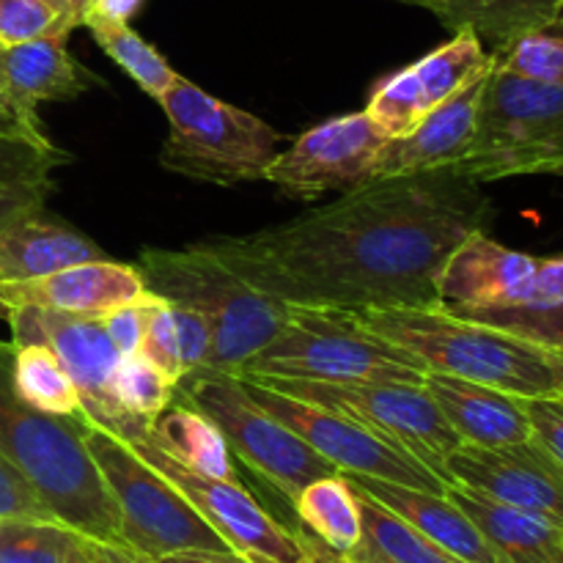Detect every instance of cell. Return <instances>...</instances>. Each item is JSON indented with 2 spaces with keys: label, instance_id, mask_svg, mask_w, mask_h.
<instances>
[{
  "label": "cell",
  "instance_id": "cell-32",
  "mask_svg": "<svg viewBox=\"0 0 563 563\" xmlns=\"http://www.w3.org/2000/svg\"><path fill=\"white\" fill-rule=\"evenodd\" d=\"M82 27H88L93 42L137 82L143 93L154 97L157 102L179 77V71L165 60V55H159L154 44H148L141 33L132 31L130 22L86 20Z\"/></svg>",
  "mask_w": 563,
  "mask_h": 563
},
{
  "label": "cell",
  "instance_id": "cell-34",
  "mask_svg": "<svg viewBox=\"0 0 563 563\" xmlns=\"http://www.w3.org/2000/svg\"><path fill=\"white\" fill-rule=\"evenodd\" d=\"M113 396L126 412L154 423L159 412L174 401L176 383L146 355H124L113 374Z\"/></svg>",
  "mask_w": 563,
  "mask_h": 563
},
{
  "label": "cell",
  "instance_id": "cell-13",
  "mask_svg": "<svg viewBox=\"0 0 563 563\" xmlns=\"http://www.w3.org/2000/svg\"><path fill=\"white\" fill-rule=\"evenodd\" d=\"M130 445L196 506L198 515L225 539L234 553H242L253 563H308L295 528L275 520L242 487V482H225L190 471L168 451L159 449L148 434Z\"/></svg>",
  "mask_w": 563,
  "mask_h": 563
},
{
  "label": "cell",
  "instance_id": "cell-14",
  "mask_svg": "<svg viewBox=\"0 0 563 563\" xmlns=\"http://www.w3.org/2000/svg\"><path fill=\"white\" fill-rule=\"evenodd\" d=\"M385 141L388 135L366 110L335 115L302 132L286 152H278L264 179L302 201H313L324 192H346L372 181Z\"/></svg>",
  "mask_w": 563,
  "mask_h": 563
},
{
  "label": "cell",
  "instance_id": "cell-42",
  "mask_svg": "<svg viewBox=\"0 0 563 563\" xmlns=\"http://www.w3.org/2000/svg\"><path fill=\"white\" fill-rule=\"evenodd\" d=\"M537 438L563 465V399H522Z\"/></svg>",
  "mask_w": 563,
  "mask_h": 563
},
{
  "label": "cell",
  "instance_id": "cell-43",
  "mask_svg": "<svg viewBox=\"0 0 563 563\" xmlns=\"http://www.w3.org/2000/svg\"><path fill=\"white\" fill-rule=\"evenodd\" d=\"M0 135H20L33 137V141H44L47 137L36 110L20 108L5 91H0Z\"/></svg>",
  "mask_w": 563,
  "mask_h": 563
},
{
  "label": "cell",
  "instance_id": "cell-23",
  "mask_svg": "<svg viewBox=\"0 0 563 563\" xmlns=\"http://www.w3.org/2000/svg\"><path fill=\"white\" fill-rule=\"evenodd\" d=\"M451 500L476 522L506 563H563V526L533 511L500 504L462 484H449Z\"/></svg>",
  "mask_w": 563,
  "mask_h": 563
},
{
  "label": "cell",
  "instance_id": "cell-20",
  "mask_svg": "<svg viewBox=\"0 0 563 563\" xmlns=\"http://www.w3.org/2000/svg\"><path fill=\"white\" fill-rule=\"evenodd\" d=\"M537 264L539 258L531 253L511 251L489 240L484 231H476L445 258L438 280L440 306H493L511 295Z\"/></svg>",
  "mask_w": 563,
  "mask_h": 563
},
{
  "label": "cell",
  "instance_id": "cell-53",
  "mask_svg": "<svg viewBox=\"0 0 563 563\" xmlns=\"http://www.w3.org/2000/svg\"><path fill=\"white\" fill-rule=\"evenodd\" d=\"M561 399H563V396H561Z\"/></svg>",
  "mask_w": 563,
  "mask_h": 563
},
{
  "label": "cell",
  "instance_id": "cell-5",
  "mask_svg": "<svg viewBox=\"0 0 563 563\" xmlns=\"http://www.w3.org/2000/svg\"><path fill=\"white\" fill-rule=\"evenodd\" d=\"M240 377L313 383H427V368L383 339L355 311L291 306L284 330L251 357Z\"/></svg>",
  "mask_w": 563,
  "mask_h": 563
},
{
  "label": "cell",
  "instance_id": "cell-44",
  "mask_svg": "<svg viewBox=\"0 0 563 563\" xmlns=\"http://www.w3.org/2000/svg\"><path fill=\"white\" fill-rule=\"evenodd\" d=\"M146 0H91L86 11V20H104V22H130L141 11ZM82 20V22H86Z\"/></svg>",
  "mask_w": 563,
  "mask_h": 563
},
{
  "label": "cell",
  "instance_id": "cell-41",
  "mask_svg": "<svg viewBox=\"0 0 563 563\" xmlns=\"http://www.w3.org/2000/svg\"><path fill=\"white\" fill-rule=\"evenodd\" d=\"M55 190L53 179L42 181H20V185H0V229L11 225L14 220L27 214L42 212L49 192Z\"/></svg>",
  "mask_w": 563,
  "mask_h": 563
},
{
  "label": "cell",
  "instance_id": "cell-21",
  "mask_svg": "<svg viewBox=\"0 0 563 563\" xmlns=\"http://www.w3.org/2000/svg\"><path fill=\"white\" fill-rule=\"evenodd\" d=\"M66 38L69 31H55L0 49V91L25 110H36L38 102H71L82 97L99 80L71 58Z\"/></svg>",
  "mask_w": 563,
  "mask_h": 563
},
{
  "label": "cell",
  "instance_id": "cell-48",
  "mask_svg": "<svg viewBox=\"0 0 563 563\" xmlns=\"http://www.w3.org/2000/svg\"><path fill=\"white\" fill-rule=\"evenodd\" d=\"M405 3L421 5V9H429V11H434V9H438L440 3H443V0H405Z\"/></svg>",
  "mask_w": 563,
  "mask_h": 563
},
{
  "label": "cell",
  "instance_id": "cell-3",
  "mask_svg": "<svg viewBox=\"0 0 563 563\" xmlns=\"http://www.w3.org/2000/svg\"><path fill=\"white\" fill-rule=\"evenodd\" d=\"M14 344L0 341V454L27 478L49 515L82 537L121 544L119 511L82 440L86 418H60L20 399Z\"/></svg>",
  "mask_w": 563,
  "mask_h": 563
},
{
  "label": "cell",
  "instance_id": "cell-8",
  "mask_svg": "<svg viewBox=\"0 0 563 563\" xmlns=\"http://www.w3.org/2000/svg\"><path fill=\"white\" fill-rule=\"evenodd\" d=\"M82 440L119 511L124 548L157 561L187 550H231L196 506L126 440L88 421Z\"/></svg>",
  "mask_w": 563,
  "mask_h": 563
},
{
  "label": "cell",
  "instance_id": "cell-50",
  "mask_svg": "<svg viewBox=\"0 0 563 563\" xmlns=\"http://www.w3.org/2000/svg\"><path fill=\"white\" fill-rule=\"evenodd\" d=\"M555 176H563V168H561V170H555Z\"/></svg>",
  "mask_w": 563,
  "mask_h": 563
},
{
  "label": "cell",
  "instance_id": "cell-31",
  "mask_svg": "<svg viewBox=\"0 0 563 563\" xmlns=\"http://www.w3.org/2000/svg\"><path fill=\"white\" fill-rule=\"evenodd\" d=\"M11 379L22 401L47 416L77 418L82 416V401L71 383L69 372L44 344H14Z\"/></svg>",
  "mask_w": 563,
  "mask_h": 563
},
{
  "label": "cell",
  "instance_id": "cell-24",
  "mask_svg": "<svg viewBox=\"0 0 563 563\" xmlns=\"http://www.w3.org/2000/svg\"><path fill=\"white\" fill-rule=\"evenodd\" d=\"M449 311L539 344L563 346V256L539 258L537 269L493 306H462Z\"/></svg>",
  "mask_w": 563,
  "mask_h": 563
},
{
  "label": "cell",
  "instance_id": "cell-10",
  "mask_svg": "<svg viewBox=\"0 0 563 563\" xmlns=\"http://www.w3.org/2000/svg\"><path fill=\"white\" fill-rule=\"evenodd\" d=\"M258 385L289 394L311 405L330 407L352 421L363 423L390 440L407 454L432 467L440 478L445 476V460L462 443L445 421L443 410L427 385L412 383H313V379L284 377H242ZM451 484V482H449Z\"/></svg>",
  "mask_w": 563,
  "mask_h": 563
},
{
  "label": "cell",
  "instance_id": "cell-17",
  "mask_svg": "<svg viewBox=\"0 0 563 563\" xmlns=\"http://www.w3.org/2000/svg\"><path fill=\"white\" fill-rule=\"evenodd\" d=\"M146 295L141 269L132 264L99 258V262L71 264L58 273L31 280H0V300L9 308H49V311L104 317L124 302Z\"/></svg>",
  "mask_w": 563,
  "mask_h": 563
},
{
  "label": "cell",
  "instance_id": "cell-40",
  "mask_svg": "<svg viewBox=\"0 0 563 563\" xmlns=\"http://www.w3.org/2000/svg\"><path fill=\"white\" fill-rule=\"evenodd\" d=\"M170 308H174L176 333H179L181 372H198V368L207 366L209 355H212V330L198 311L174 306V302H170Z\"/></svg>",
  "mask_w": 563,
  "mask_h": 563
},
{
  "label": "cell",
  "instance_id": "cell-49",
  "mask_svg": "<svg viewBox=\"0 0 563 563\" xmlns=\"http://www.w3.org/2000/svg\"><path fill=\"white\" fill-rule=\"evenodd\" d=\"M9 313H11V311L3 306V300H0V319H5V322H9Z\"/></svg>",
  "mask_w": 563,
  "mask_h": 563
},
{
  "label": "cell",
  "instance_id": "cell-51",
  "mask_svg": "<svg viewBox=\"0 0 563 563\" xmlns=\"http://www.w3.org/2000/svg\"><path fill=\"white\" fill-rule=\"evenodd\" d=\"M88 5H91V3H88Z\"/></svg>",
  "mask_w": 563,
  "mask_h": 563
},
{
  "label": "cell",
  "instance_id": "cell-47",
  "mask_svg": "<svg viewBox=\"0 0 563 563\" xmlns=\"http://www.w3.org/2000/svg\"><path fill=\"white\" fill-rule=\"evenodd\" d=\"M53 3L58 5L66 16H69L71 25L82 27V20H86V11H88V3H91V0H53Z\"/></svg>",
  "mask_w": 563,
  "mask_h": 563
},
{
  "label": "cell",
  "instance_id": "cell-1",
  "mask_svg": "<svg viewBox=\"0 0 563 563\" xmlns=\"http://www.w3.org/2000/svg\"><path fill=\"white\" fill-rule=\"evenodd\" d=\"M489 220L478 181L434 168L372 179L286 223L192 245L275 300L357 313L440 302L445 258Z\"/></svg>",
  "mask_w": 563,
  "mask_h": 563
},
{
  "label": "cell",
  "instance_id": "cell-15",
  "mask_svg": "<svg viewBox=\"0 0 563 563\" xmlns=\"http://www.w3.org/2000/svg\"><path fill=\"white\" fill-rule=\"evenodd\" d=\"M445 476L563 526V465L537 438L495 449L460 443L445 460Z\"/></svg>",
  "mask_w": 563,
  "mask_h": 563
},
{
  "label": "cell",
  "instance_id": "cell-12",
  "mask_svg": "<svg viewBox=\"0 0 563 563\" xmlns=\"http://www.w3.org/2000/svg\"><path fill=\"white\" fill-rule=\"evenodd\" d=\"M242 383H245V390L256 405L273 412L291 432L300 434L319 456L333 462L344 476L383 478V482L405 484V487L427 489V493L438 495H445V489H449V482L440 478L432 467H427L421 460L407 454L390 440L379 438L363 423L352 421V418L341 416L330 407L295 399V396L280 394L267 385L253 383V379H242Z\"/></svg>",
  "mask_w": 563,
  "mask_h": 563
},
{
  "label": "cell",
  "instance_id": "cell-52",
  "mask_svg": "<svg viewBox=\"0 0 563 563\" xmlns=\"http://www.w3.org/2000/svg\"><path fill=\"white\" fill-rule=\"evenodd\" d=\"M0 49H3V47H0Z\"/></svg>",
  "mask_w": 563,
  "mask_h": 563
},
{
  "label": "cell",
  "instance_id": "cell-36",
  "mask_svg": "<svg viewBox=\"0 0 563 563\" xmlns=\"http://www.w3.org/2000/svg\"><path fill=\"white\" fill-rule=\"evenodd\" d=\"M55 31H75L53 0H0V47L42 38Z\"/></svg>",
  "mask_w": 563,
  "mask_h": 563
},
{
  "label": "cell",
  "instance_id": "cell-18",
  "mask_svg": "<svg viewBox=\"0 0 563 563\" xmlns=\"http://www.w3.org/2000/svg\"><path fill=\"white\" fill-rule=\"evenodd\" d=\"M489 69L473 77L462 91L445 99L432 113L423 115L407 135L388 137L377 154L372 179L451 168L454 163H460L471 148L473 135H476L478 104H482Z\"/></svg>",
  "mask_w": 563,
  "mask_h": 563
},
{
  "label": "cell",
  "instance_id": "cell-26",
  "mask_svg": "<svg viewBox=\"0 0 563 563\" xmlns=\"http://www.w3.org/2000/svg\"><path fill=\"white\" fill-rule=\"evenodd\" d=\"M352 489L361 509V539L350 553H335L344 563H465L438 548L405 517L390 511L361 487L352 484Z\"/></svg>",
  "mask_w": 563,
  "mask_h": 563
},
{
  "label": "cell",
  "instance_id": "cell-9",
  "mask_svg": "<svg viewBox=\"0 0 563 563\" xmlns=\"http://www.w3.org/2000/svg\"><path fill=\"white\" fill-rule=\"evenodd\" d=\"M174 399L214 421L229 449L289 504H295L308 484L341 473L300 434L256 405L236 374L198 368L179 379Z\"/></svg>",
  "mask_w": 563,
  "mask_h": 563
},
{
  "label": "cell",
  "instance_id": "cell-35",
  "mask_svg": "<svg viewBox=\"0 0 563 563\" xmlns=\"http://www.w3.org/2000/svg\"><path fill=\"white\" fill-rule=\"evenodd\" d=\"M66 163H71V154L55 146L49 137L33 141V137L0 135V185L49 179V174Z\"/></svg>",
  "mask_w": 563,
  "mask_h": 563
},
{
  "label": "cell",
  "instance_id": "cell-33",
  "mask_svg": "<svg viewBox=\"0 0 563 563\" xmlns=\"http://www.w3.org/2000/svg\"><path fill=\"white\" fill-rule=\"evenodd\" d=\"M489 55L495 69L563 88V11Z\"/></svg>",
  "mask_w": 563,
  "mask_h": 563
},
{
  "label": "cell",
  "instance_id": "cell-30",
  "mask_svg": "<svg viewBox=\"0 0 563 563\" xmlns=\"http://www.w3.org/2000/svg\"><path fill=\"white\" fill-rule=\"evenodd\" d=\"M0 563H93L91 539L58 520L0 517Z\"/></svg>",
  "mask_w": 563,
  "mask_h": 563
},
{
  "label": "cell",
  "instance_id": "cell-11",
  "mask_svg": "<svg viewBox=\"0 0 563 563\" xmlns=\"http://www.w3.org/2000/svg\"><path fill=\"white\" fill-rule=\"evenodd\" d=\"M11 344H44L58 355L82 401V418L91 427L135 443L154 423L135 418L115 401L113 374L121 361L102 317H82L49 308H11Z\"/></svg>",
  "mask_w": 563,
  "mask_h": 563
},
{
  "label": "cell",
  "instance_id": "cell-7",
  "mask_svg": "<svg viewBox=\"0 0 563 563\" xmlns=\"http://www.w3.org/2000/svg\"><path fill=\"white\" fill-rule=\"evenodd\" d=\"M451 168L467 179L553 174L563 168V88L489 69L471 148Z\"/></svg>",
  "mask_w": 563,
  "mask_h": 563
},
{
  "label": "cell",
  "instance_id": "cell-2",
  "mask_svg": "<svg viewBox=\"0 0 563 563\" xmlns=\"http://www.w3.org/2000/svg\"><path fill=\"white\" fill-rule=\"evenodd\" d=\"M357 317L368 330L416 355L427 374H449L520 399L563 396V346L456 317L440 302L372 308L357 311Z\"/></svg>",
  "mask_w": 563,
  "mask_h": 563
},
{
  "label": "cell",
  "instance_id": "cell-27",
  "mask_svg": "<svg viewBox=\"0 0 563 563\" xmlns=\"http://www.w3.org/2000/svg\"><path fill=\"white\" fill-rule=\"evenodd\" d=\"M563 0H443L434 9L451 33L471 31L487 53H495L511 38L555 20Z\"/></svg>",
  "mask_w": 563,
  "mask_h": 563
},
{
  "label": "cell",
  "instance_id": "cell-38",
  "mask_svg": "<svg viewBox=\"0 0 563 563\" xmlns=\"http://www.w3.org/2000/svg\"><path fill=\"white\" fill-rule=\"evenodd\" d=\"M157 300H159L157 295L146 291V295L137 297V300L124 302V306L113 308V311H108L102 317L104 330H108V335L113 339L115 350L121 352V357L141 352L143 333H146L148 317H152V308Z\"/></svg>",
  "mask_w": 563,
  "mask_h": 563
},
{
  "label": "cell",
  "instance_id": "cell-19",
  "mask_svg": "<svg viewBox=\"0 0 563 563\" xmlns=\"http://www.w3.org/2000/svg\"><path fill=\"white\" fill-rule=\"evenodd\" d=\"M423 385L462 443L495 449L531 438V421L520 396L449 374H427Z\"/></svg>",
  "mask_w": 563,
  "mask_h": 563
},
{
  "label": "cell",
  "instance_id": "cell-46",
  "mask_svg": "<svg viewBox=\"0 0 563 563\" xmlns=\"http://www.w3.org/2000/svg\"><path fill=\"white\" fill-rule=\"evenodd\" d=\"M91 555L93 563H159L157 559H148V555L135 553V550L124 548V544H104L93 542L91 539Z\"/></svg>",
  "mask_w": 563,
  "mask_h": 563
},
{
  "label": "cell",
  "instance_id": "cell-29",
  "mask_svg": "<svg viewBox=\"0 0 563 563\" xmlns=\"http://www.w3.org/2000/svg\"><path fill=\"white\" fill-rule=\"evenodd\" d=\"M291 506L300 526L333 553H350L361 539L357 495L344 473L308 484Z\"/></svg>",
  "mask_w": 563,
  "mask_h": 563
},
{
  "label": "cell",
  "instance_id": "cell-39",
  "mask_svg": "<svg viewBox=\"0 0 563 563\" xmlns=\"http://www.w3.org/2000/svg\"><path fill=\"white\" fill-rule=\"evenodd\" d=\"M0 517H25V520H55L47 506L27 484V478L0 454Z\"/></svg>",
  "mask_w": 563,
  "mask_h": 563
},
{
  "label": "cell",
  "instance_id": "cell-4",
  "mask_svg": "<svg viewBox=\"0 0 563 563\" xmlns=\"http://www.w3.org/2000/svg\"><path fill=\"white\" fill-rule=\"evenodd\" d=\"M135 267L141 269L146 291L207 319L212 355L203 368L240 377L251 357L258 355L289 319V302L258 291L198 245L181 251L143 247Z\"/></svg>",
  "mask_w": 563,
  "mask_h": 563
},
{
  "label": "cell",
  "instance_id": "cell-28",
  "mask_svg": "<svg viewBox=\"0 0 563 563\" xmlns=\"http://www.w3.org/2000/svg\"><path fill=\"white\" fill-rule=\"evenodd\" d=\"M148 438L190 471L212 478H225V482H240L223 432L214 427V421H209L203 412L185 405V401H170L154 421Z\"/></svg>",
  "mask_w": 563,
  "mask_h": 563
},
{
  "label": "cell",
  "instance_id": "cell-37",
  "mask_svg": "<svg viewBox=\"0 0 563 563\" xmlns=\"http://www.w3.org/2000/svg\"><path fill=\"white\" fill-rule=\"evenodd\" d=\"M141 352H146L176 385L185 377L181 372V357H179V333H176V319L170 302H165L159 297L152 308V317H148L146 333H143V346Z\"/></svg>",
  "mask_w": 563,
  "mask_h": 563
},
{
  "label": "cell",
  "instance_id": "cell-16",
  "mask_svg": "<svg viewBox=\"0 0 563 563\" xmlns=\"http://www.w3.org/2000/svg\"><path fill=\"white\" fill-rule=\"evenodd\" d=\"M489 66L493 55L484 49L476 33L456 31L443 47L379 82L368 99L366 113L385 135L401 137Z\"/></svg>",
  "mask_w": 563,
  "mask_h": 563
},
{
  "label": "cell",
  "instance_id": "cell-22",
  "mask_svg": "<svg viewBox=\"0 0 563 563\" xmlns=\"http://www.w3.org/2000/svg\"><path fill=\"white\" fill-rule=\"evenodd\" d=\"M355 487L377 498L410 526H416L423 537L432 539L445 553L456 555L465 563H506L484 539L476 522L449 498V495L427 493V489L405 487V484L383 482V478L346 476Z\"/></svg>",
  "mask_w": 563,
  "mask_h": 563
},
{
  "label": "cell",
  "instance_id": "cell-45",
  "mask_svg": "<svg viewBox=\"0 0 563 563\" xmlns=\"http://www.w3.org/2000/svg\"><path fill=\"white\" fill-rule=\"evenodd\" d=\"M159 563H253L234 550H187V553H174L159 559Z\"/></svg>",
  "mask_w": 563,
  "mask_h": 563
},
{
  "label": "cell",
  "instance_id": "cell-6",
  "mask_svg": "<svg viewBox=\"0 0 563 563\" xmlns=\"http://www.w3.org/2000/svg\"><path fill=\"white\" fill-rule=\"evenodd\" d=\"M159 104L170 126L159 163L170 174L234 187L264 179L278 157L280 135L267 121L212 97L187 77H176Z\"/></svg>",
  "mask_w": 563,
  "mask_h": 563
},
{
  "label": "cell",
  "instance_id": "cell-25",
  "mask_svg": "<svg viewBox=\"0 0 563 563\" xmlns=\"http://www.w3.org/2000/svg\"><path fill=\"white\" fill-rule=\"evenodd\" d=\"M110 258L91 236L42 212L0 229V280H31L82 262Z\"/></svg>",
  "mask_w": 563,
  "mask_h": 563
}]
</instances>
